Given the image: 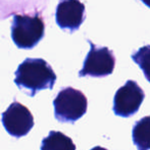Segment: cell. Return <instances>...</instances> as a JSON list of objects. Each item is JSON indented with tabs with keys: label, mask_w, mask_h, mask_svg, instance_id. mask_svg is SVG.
Masks as SVG:
<instances>
[{
	"label": "cell",
	"mask_w": 150,
	"mask_h": 150,
	"mask_svg": "<svg viewBox=\"0 0 150 150\" xmlns=\"http://www.w3.org/2000/svg\"><path fill=\"white\" fill-rule=\"evenodd\" d=\"M141 1H142L143 3L145 4V5L148 6V7L150 8V0H141Z\"/></svg>",
	"instance_id": "12"
},
{
	"label": "cell",
	"mask_w": 150,
	"mask_h": 150,
	"mask_svg": "<svg viewBox=\"0 0 150 150\" xmlns=\"http://www.w3.org/2000/svg\"><path fill=\"white\" fill-rule=\"evenodd\" d=\"M85 20V5L80 0H59L55 10L56 24L62 30L75 32Z\"/></svg>",
	"instance_id": "7"
},
{
	"label": "cell",
	"mask_w": 150,
	"mask_h": 150,
	"mask_svg": "<svg viewBox=\"0 0 150 150\" xmlns=\"http://www.w3.org/2000/svg\"><path fill=\"white\" fill-rule=\"evenodd\" d=\"M45 25L39 14H14L11 24V38L21 49H32L44 37Z\"/></svg>",
	"instance_id": "2"
},
{
	"label": "cell",
	"mask_w": 150,
	"mask_h": 150,
	"mask_svg": "<svg viewBox=\"0 0 150 150\" xmlns=\"http://www.w3.org/2000/svg\"><path fill=\"white\" fill-rule=\"evenodd\" d=\"M145 93L133 80H129L117 91L113 98V112L122 117H130L139 110Z\"/></svg>",
	"instance_id": "5"
},
{
	"label": "cell",
	"mask_w": 150,
	"mask_h": 150,
	"mask_svg": "<svg viewBox=\"0 0 150 150\" xmlns=\"http://www.w3.org/2000/svg\"><path fill=\"white\" fill-rule=\"evenodd\" d=\"M132 138L138 150L150 149V115L142 117L135 122Z\"/></svg>",
	"instance_id": "8"
},
{
	"label": "cell",
	"mask_w": 150,
	"mask_h": 150,
	"mask_svg": "<svg viewBox=\"0 0 150 150\" xmlns=\"http://www.w3.org/2000/svg\"><path fill=\"white\" fill-rule=\"evenodd\" d=\"M1 122L6 132L12 137L21 138L26 136L34 127V117L29 108L13 101L2 113Z\"/></svg>",
	"instance_id": "6"
},
{
	"label": "cell",
	"mask_w": 150,
	"mask_h": 150,
	"mask_svg": "<svg viewBox=\"0 0 150 150\" xmlns=\"http://www.w3.org/2000/svg\"><path fill=\"white\" fill-rule=\"evenodd\" d=\"M132 59L140 67L146 80L150 83V45L143 46L138 51L133 53Z\"/></svg>",
	"instance_id": "10"
},
{
	"label": "cell",
	"mask_w": 150,
	"mask_h": 150,
	"mask_svg": "<svg viewBox=\"0 0 150 150\" xmlns=\"http://www.w3.org/2000/svg\"><path fill=\"white\" fill-rule=\"evenodd\" d=\"M41 150H76V145L69 137L58 131H50L42 140Z\"/></svg>",
	"instance_id": "9"
},
{
	"label": "cell",
	"mask_w": 150,
	"mask_h": 150,
	"mask_svg": "<svg viewBox=\"0 0 150 150\" xmlns=\"http://www.w3.org/2000/svg\"><path fill=\"white\" fill-rule=\"evenodd\" d=\"M56 81V75L52 67L42 58H27L16 71L14 84L20 89L28 90L34 97L41 90H51Z\"/></svg>",
	"instance_id": "1"
},
{
	"label": "cell",
	"mask_w": 150,
	"mask_h": 150,
	"mask_svg": "<svg viewBox=\"0 0 150 150\" xmlns=\"http://www.w3.org/2000/svg\"><path fill=\"white\" fill-rule=\"evenodd\" d=\"M88 43L90 44V51L79 71V77L102 78L111 75L115 67V57L112 51L107 47L96 46L91 41Z\"/></svg>",
	"instance_id": "4"
},
{
	"label": "cell",
	"mask_w": 150,
	"mask_h": 150,
	"mask_svg": "<svg viewBox=\"0 0 150 150\" xmlns=\"http://www.w3.org/2000/svg\"><path fill=\"white\" fill-rule=\"evenodd\" d=\"M54 115L60 122H75L86 112L87 97L80 90L73 87L61 89L53 100Z\"/></svg>",
	"instance_id": "3"
},
{
	"label": "cell",
	"mask_w": 150,
	"mask_h": 150,
	"mask_svg": "<svg viewBox=\"0 0 150 150\" xmlns=\"http://www.w3.org/2000/svg\"><path fill=\"white\" fill-rule=\"evenodd\" d=\"M90 150H107V149L103 148V147H101V146H95V147H93V148L90 149Z\"/></svg>",
	"instance_id": "11"
}]
</instances>
